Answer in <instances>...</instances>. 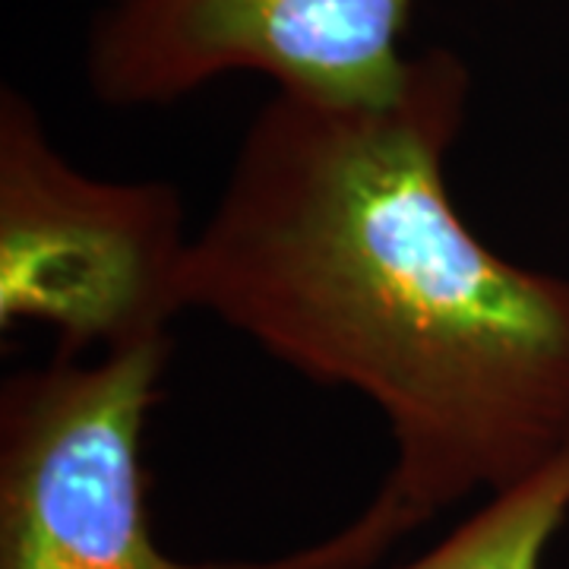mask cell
Segmentation results:
<instances>
[{"mask_svg":"<svg viewBox=\"0 0 569 569\" xmlns=\"http://www.w3.org/2000/svg\"><path fill=\"white\" fill-rule=\"evenodd\" d=\"M569 516V447L490 500L437 548L399 569H541Z\"/></svg>","mask_w":569,"mask_h":569,"instance_id":"obj_5","label":"cell"},{"mask_svg":"<svg viewBox=\"0 0 569 569\" xmlns=\"http://www.w3.org/2000/svg\"><path fill=\"white\" fill-rule=\"evenodd\" d=\"M411 0H111L86 41V80L111 108L171 104L228 73L332 104L389 102Z\"/></svg>","mask_w":569,"mask_h":569,"instance_id":"obj_4","label":"cell"},{"mask_svg":"<svg viewBox=\"0 0 569 569\" xmlns=\"http://www.w3.org/2000/svg\"><path fill=\"white\" fill-rule=\"evenodd\" d=\"M181 197L86 174L20 89L0 96V329L48 326L58 358L168 336L181 313Z\"/></svg>","mask_w":569,"mask_h":569,"instance_id":"obj_2","label":"cell"},{"mask_svg":"<svg viewBox=\"0 0 569 569\" xmlns=\"http://www.w3.org/2000/svg\"><path fill=\"white\" fill-rule=\"evenodd\" d=\"M468 102L471 70L449 48L415 54L389 102L276 92L190 234L181 310L361 392L396 447L370 507L298 550L301 569L370 567L569 447V279L500 257L459 216L447 159Z\"/></svg>","mask_w":569,"mask_h":569,"instance_id":"obj_1","label":"cell"},{"mask_svg":"<svg viewBox=\"0 0 569 569\" xmlns=\"http://www.w3.org/2000/svg\"><path fill=\"white\" fill-rule=\"evenodd\" d=\"M171 336L58 358L0 389V569H284L181 563L149 526L146 418Z\"/></svg>","mask_w":569,"mask_h":569,"instance_id":"obj_3","label":"cell"}]
</instances>
